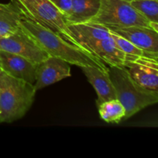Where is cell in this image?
Returning <instances> with one entry per match:
<instances>
[{"label":"cell","mask_w":158,"mask_h":158,"mask_svg":"<svg viewBox=\"0 0 158 158\" xmlns=\"http://www.w3.org/2000/svg\"><path fill=\"white\" fill-rule=\"evenodd\" d=\"M20 27L27 32L50 56L58 57L69 64L80 67L96 66L105 72H108L107 66L95 56L71 44L49 29L25 17L20 23Z\"/></svg>","instance_id":"6da1fadb"},{"label":"cell","mask_w":158,"mask_h":158,"mask_svg":"<svg viewBox=\"0 0 158 158\" xmlns=\"http://www.w3.org/2000/svg\"><path fill=\"white\" fill-rule=\"evenodd\" d=\"M33 84L0 69V123H12L24 117L35 95Z\"/></svg>","instance_id":"7a4b0ae2"},{"label":"cell","mask_w":158,"mask_h":158,"mask_svg":"<svg viewBox=\"0 0 158 158\" xmlns=\"http://www.w3.org/2000/svg\"><path fill=\"white\" fill-rule=\"evenodd\" d=\"M108 73L115 87L117 99L126 110L124 120L158 102V91L148 89L137 84L123 66H109Z\"/></svg>","instance_id":"3957f363"},{"label":"cell","mask_w":158,"mask_h":158,"mask_svg":"<svg viewBox=\"0 0 158 158\" xmlns=\"http://www.w3.org/2000/svg\"><path fill=\"white\" fill-rule=\"evenodd\" d=\"M12 2L25 18L49 29L80 48L68 29L66 15L50 0H12Z\"/></svg>","instance_id":"277c9868"},{"label":"cell","mask_w":158,"mask_h":158,"mask_svg":"<svg viewBox=\"0 0 158 158\" xmlns=\"http://www.w3.org/2000/svg\"><path fill=\"white\" fill-rule=\"evenodd\" d=\"M90 22L103 25L108 29L128 26L151 28V22L124 0H100L98 13Z\"/></svg>","instance_id":"5b68a950"},{"label":"cell","mask_w":158,"mask_h":158,"mask_svg":"<svg viewBox=\"0 0 158 158\" xmlns=\"http://www.w3.org/2000/svg\"><path fill=\"white\" fill-rule=\"evenodd\" d=\"M0 50L19 55L35 64L49 56L21 27L12 35L0 38Z\"/></svg>","instance_id":"8992f818"},{"label":"cell","mask_w":158,"mask_h":158,"mask_svg":"<svg viewBox=\"0 0 158 158\" xmlns=\"http://www.w3.org/2000/svg\"><path fill=\"white\" fill-rule=\"evenodd\" d=\"M123 67L131 78L142 87L158 89V63L157 59L126 54Z\"/></svg>","instance_id":"52a82bcc"},{"label":"cell","mask_w":158,"mask_h":158,"mask_svg":"<svg viewBox=\"0 0 158 158\" xmlns=\"http://www.w3.org/2000/svg\"><path fill=\"white\" fill-rule=\"evenodd\" d=\"M70 76L69 63L58 57L49 56L37 64L34 87L36 91L40 90Z\"/></svg>","instance_id":"ba28073f"},{"label":"cell","mask_w":158,"mask_h":158,"mask_svg":"<svg viewBox=\"0 0 158 158\" xmlns=\"http://www.w3.org/2000/svg\"><path fill=\"white\" fill-rule=\"evenodd\" d=\"M36 66L25 57L0 50V69L11 77L34 85Z\"/></svg>","instance_id":"9c48e42d"},{"label":"cell","mask_w":158,"mask_h":158,"mask_svg":"<svg viewBox=\"0 0 158 158\" xmlns=\"http://www.w3.org/2000/svg\"><path fill=\"white\" fill-rule=\"evenodd\" d=\"M67 26L79 46L87 52L97 42L110 36L107 27L93 22L71 23Z\"/></svg>","instance_id":"30bf717a"},{"label":"cell","mask_w":158,"mask_h":158,"mask_svg":"<svg viewBox=\"0 0 158 158\" xmlns=\"http://www.w3.org/2000/svg\"><path fill=\"white\" fill-rule=\"evenodd\" d=\"M109 29L127 39L139 49L148 52L158 54V32L151 28L128 26Z\"/></svg>","instance_id":"8fae6325"},{"label":"cell","mask_w":158,"mask_h":158,"mask_svg":"<svg viewBox=\"0 0 158 158\" xmlns=\"http://www.w3.org/2000/svg\"><path fill=\"white\" fill-rule=\"evenodd\" d=\"M89 83L94 86L97 94V106L108 100L117 99L116 89L109 77L108 72L96 66H86L81 67Z\"/></svg>","instance_id":"7c38bea8"},{"label":"cell","mask_w":158,"mask_h":158,"mask_svg":"<svg viewBox=\"0 0 158 158\" xmlns=\"http://www.w3.org/2000/svg\"><path fill=\"white\" fill-rule=\"evenodd\" d=\"M89 52L109 66L123 67L126 59V54L117 47L111 36L95 43L89 49Z\"/></svg>","instance_id":"4fadbf2b"},{"label":"cell","mask_w":158,"mask_h":158,"mask_svg":"<svg viewBox=\"0 0 158 158\" xmlns=\"http://www.w3.org/2000/svg\"><path fill=\"white\" fill-rule=\"evenodd\" d=\"M100 7V0H72L70 13L66 18L67 24L90 22Z\"/></svg>","instance_id":"5bb4252c"},{"label":"cell","mask_w":158,"mask_h":158,"mask_svg":"<svg viewBox=\"0 0 158 158\" xmlns=\"http://www.w3.org/2000/svg\"><path fill=\"white\" fill-rule=\"evenodd\" d=\"M24 18L13 2H0V38L12 35L20 27Z\"/></svg>","instance_id":"9a60e30c"},{"label":"cell","mask_w":158,"mask_h":158,"mask_svg":"<svg viewBox=\"0 0 158 158\" xmlns=\"http://www.w3.org/2000/svg\"><path fill=\"white\" fill-rule=\"evenodd\" d=\"M97 107L100 118L108 123H120L126 114L124 106L117 99L103 102Z\"/></svg>","instance_id":"2e32d148"},{"label":"cell","mask_w":158,"mask_h":158,"mask_svg":"<svg viewBox=\"0 0 158 158\" xmlns=\"http://www.w3.org/2000/svg\"><path fill=\"white\" fill-rule=\"evenodd\" d=\"M130 3L148 21L158 23V0H134Z\"/></svg>","instance_id":"e0dca14e"},{"label":"cell","mask_w":158,"mask_h":158,"mask_svg":"<svg viewBox=\"0 0 158 158\" xmlns=\"http://www.w3.org/2000/svg\"><path fill=\"white\" fill-rule=\"evenodd\" d=\"M110 30V29H109ZM110 36L116 43L117 47L124 52L125 54H129V55H135V56H141L151 57V58L158 59V54L152 53V52H148L146 51H143L142 49H139L136 46H134L132 43L128 41L127 39L120 36L118 34L115 33L113 31L110 30Z\"/></svg>","instance_id":"ac0fdd59"},{"label":"cell","mask_w":158,"mask_h":158,"mask_svg":"<svg viewBox=\"0 0 158 158\" xmlns=\"http://www.w3.org/2000/svg\"><path fill=\"white\" fill-rule=\"evenodd\" d=\"M54 3L60 10L66 15V18L69 15L72 7V0H50Z\"/></svg>","instance_id":"d6986e66"},{"label":"cell","mask_w":158,"mask_h":158,"mask_svg":"<svg viewBox=\"0 0 158 158\" xmlns=\"http://www.w3.org/2000/svg\"><path fill=\"white\" fill-rule=\"evenodd\" d=\"M124 1H127V2H132V1H134V0H124Z\"/></svg>","instance_id":"ffe728a7"}]
</instances>
